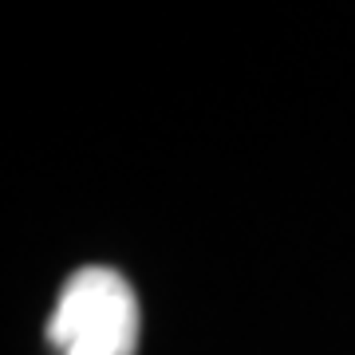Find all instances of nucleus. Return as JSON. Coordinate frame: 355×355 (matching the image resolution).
<instances>
[{"label": "nucleus", "mask_w": 355, "mask_h": 355, "mask_svg": "<svg viewBox=\"0 0 355 355\" xmlns=\"http://www.w3.org/2000/svg\"><path fill=\"white\" fill-rule=\"evenodd\" d=\"M48 340L60 355H135L139 296L119 268L83 265L60 288L48 320Z\"/></svg>", "instance_id": "nucleus-1"}]
</instances>
